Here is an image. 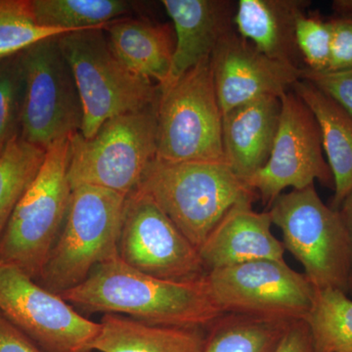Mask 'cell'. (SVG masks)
Returning a JSON list of instances; mask_svg holds the SVG:
<instances>
[{"instance_id": "cell-2", "label": "cell", "mask_w": 352, "mask_h": 352, "mask_svg": "<svg viewBox=\"0 0 352 352\" xmlns=\"http://www.w3.org/2000/svg\"><path fill=\"white\" fill-rule=\"evenodd\" d=\"M136 190L149 196L198 251L231 208L258 198L226 164L157 159Z\"/></svg>"}, {"instance_id": "cell-21", "label": "cell", "mask_w": 352, "mask_h": 352, "mask_svg": "<svg viewBox=\"0 0 352 352\" xmlns=\"http://www.w3.org/2000/svg\"><path fill=\"white\" fill-rule=\"evenodd\" d=\"M292 90L318 122L324 154L335 183L331 207L338 210L352 191V117L310 82L298 80Z\"/></svg>"}, {"instance_id": "cell-20", "label": "cell", "mask_w": 352, "mask_h": 352, "mask_svg": "<svg viewBox=\"0 0 352 352\" xmlns=\"http://www.w3.org/2000/svg\"><path fill=\"white\" fill-rule=\"evenodd\" d=\"M204 328L155 325L105 314L92 349L99 352H204Z\"/></svg>"}, {"instance_id": "cell-22", "label": "cell", "mask_w": 352, "mask_h": 352, "mask_svg": "<svg viewBox=\"0 0 352 352\" xmlns=\"http://www.w3.org/2000/svg\"><path fill=\"white\" fill-rule=\"evenodd\" d=\"M294 322L221 314L208 327L204 352H274Z\"/></svg>"}, {"instance_id": "cell-32", "label": "cell", "mask_w": 352, "mask_h": 352, "mask_svg": "<svg viewBox=\"0 0 352 352\" xmlns=\"http://www.w3.org/2000/svg\"><path fill=\"white\" fill-rule=\"evenodd\" d=\"M274 352H315L309 329L305 320L294 322Z\"/></svg>"}, {"instance_id": "cell-28", "label": "cell", "mask_w": 352, "mask_h": 352, "mask_svg": "<svg viewBox=\"0 0 352 352\" xmlns=\"http://www.w3.org/2000/svg\"><path fill=\"white\" fill-rule=\"evenodd\" d=\"M296 45L305 63L303 68L327 71L331 61L332 30L329 21L302 14L296 20Z\"/></svg>"}, {"instance_id": "cell-11", "label": "cell", "mask_w": 352, "mask_h": 352, "mask_svg": "<svg viewBox=\"0 0 352 352\" xmlns=\"http://www.w3.org/2000/svg\"><path fill=\"white\" fill-rule=\"evenodd\" d=\"M0 312L44 352H92L100 323L12 264L0 261Z\"/></svg>"}, {"instance_id": "cell-30", "label": "cell", "mask_w": 352, "mask_h": 352, "mask_svg": "<svg viewBox=\"0 0 352 352\" xmlns=\"http://www.w3.org/2000/svg\"><path fill=\"white\" fill-rule=\"evenodd\" d=\"M329 22L332 30L329 71L352 68V19L338 17Z\"/></svg>"}, {"instance_id": "cell-16", "label": "cell", "mask_w": 352, "mask_h": 352, "mask_svg": "<svg viewBox=\"0 0 352 352\" xmlns=\"http://www.w3.org/2000/svg\"><path fill=\"white\" fill-rule=\"evenodd\" d=\"M162 3L175 34L173 64L164 88L210 57L219 41L235 30L236 4L226 0H163Z\"/></svg>"}, {"instance_id": "cell-12", "label": "cell", "mask_w": 352, "mask_h": 352, "mask_svg": "<svg viewBox=\"0 0 352 352\" xmlns=\"http://www.w3.org/2000/svg\"><path fill=\"white\" fill-rule=\"evenodd\" d=\"M280 101L279 124L270 159L245 182L266 208L287 188H307L316 180L335 189L314 113L293 90L282 95Z\"/></svg>"}, {"instance_id": "cell-29", "label": "cell", "mask_w": 352, "mask_h": 352, "mask_svg": "<svg viewBox=\"0 0 352 352\" xmlns=\"http://www.w3.org/2000/svg\"><path fill=\"white\" fill-rule=\"evenodd\" d=\"M300 80L314 85L352 117V68L322 72L302 68Z\"/></svg>"}, {"instance_id": "cell-7", "label": "cell", "mask_w": 352, "mask_h": 352, "mask_svg": "<svg viewBox=\"0 0 352 352\" xmlns=\"http://www.w3.org/2000/svg\"><path fill=\"white\" fill-rule=\"evenodd\" d=\"M281 230L285 250L303 267L315 289L347 294L351 271L349 234L339 210L321 200L314 184L282 193L267 210Z\"/></svg>"}, {"instance_id": "cell-24", "label": "cell", "mask_w": 352, "mask_h": 352, "mask_svg": "<svg viewBox=\"0 0 352 352\" xmlns=\"http://www.w3.org/2000/svg\"><path fill=\"white\" fill-rule=\"evenodd\" d=\"M315 352H352V300L337 289H315L305 319Z\"/></svg>"}, {"instance_id": "cell-25", "label": "cell", "mask_w": 352, "mask_h": 352, "mask_svg": "<svg viewBox=\"0 0 352 352\" xmlns=\"http://www.w3.org/2000/svg\"><path fill=\"white\" fill-rule=\"evenodd\" d=\"M46 150L14 138L0 154V237L21 197L38 175Z\"/></svg>"}, {"instance_id": "cell-33", "label": "cell", "mask_w": 352, "mask_h": 352, "mask_svg": "<svg viewBox=\"0 0 352 352\" xmlns=\"http://www.w3.org/2000/svg\"><path fill=\"white\" fill-rule=\"evenodd\" d=\"M339 210L344 226L349 234V248H351V271H349V289L347 294H352V191L346 197L340 204Z\"/></svg>"}, {"instance_id": "cell-10", "label": "cell", "mask_w": 352, "mask_h": 352, "mask_svg": "<svg viewBox=\"0 0 352 352\" xmlns=\"http://www.w3.org/2000/svg\"><path fill=\"white\" fill-rule=\"evenodd\" d=\"M208 292L222 314L305 320L315 288L286 261L259 259L208 271Z\"/></svg>"}, {"instance_id": "cell-8", "label": "cell", "mask_w": 352, "mask_h": 352, "mask_svg": "<svg viewBox=\"0 0 352 352\" xmlns=\"http://www.w3.org/2000/svg\"><path fill=\"white\" fill-rule=\"evenodd\" d=\"M157 118L160 161L226 164L210 57L161 88Z\"/></svg>"}, {"instance_id": "cell-13", "label": "cell", "mask_w": 352, "mask_h": 352, "mask_svg": "<svg viewBox=\"0 0 352 352\" xmlns=\"http://www.w3.org/2000/svg\"><path fill=\"white\" fill-rule=\"evenodd\" d=\"M119 256L131 267L160 279L195 281L207 274L195 245L138 190L126 197Z\"/></svg>"}, {"instance_id": "cell-17", "label": "cell", "mask_w": 352, "mask_h": 352, "mask_svg": "<svg viewBox=\"0 0 352 352\" xmlns=\"http://www.w3.org/2000/svg\"><path fill=\"white\" fill-rule=\"evenodd\" d=\"M281 113V101L265 96L233 109L222 120V142L229 168L245 180L267 163Z\"/></svg>"}, {"instance_id": "cell-26", "label": "cell", "mask_w": 352, "mask_h": 352, "mask_svg": "<svg viewBox=\"0 0 352 352\" xmlns=\"http://www.w3.org/2000/svg\"><path fill=\"white\" fill-rule=\"evenodd\" d=\"M68 32L39 25L32 0H0V60L19 54L43 39Z\"/></svg>"}, {"instance_id": "cell-15", "label": "cell", "mask_w": 352, "mask_h": 352, "mask_svg": "<svg viewBox=\"0 0 352 352\" xmlns=\"http://www.w3.org/2000/svg\"><path fill=\"white\" fill-rule=\"evenodd\" d=\"M271 226L267 210L256 212L251 203L234 206L199 250L207 273L259 259L284 261L286 250Z\"/></svg>"}, {"instance_id": "cell-18", "label": "cell", "mask_w": 352, "mask_h": 352, "mask_svg": "<svg viewBox=\"0 0 352 352\" xmlns=\"http://www.w3.org/2000/svg\"><path fill=\"white\" fill-rule=\"evenodd\" d=\"M307 6L309 2L305 0H240L234 27L266 56L302 69L295 28Z\"/></svg>"}, {"instance_id": "cell-31", "label": "cell", "mask_w": 352, "mask_h": 352, "mask_svg": "<svg viewBox=\"0 0 352 352\" xmlns=\"http://www.w3.org/2000/svg\"><path fill=\"white\" fill-rule=\"evenodd\" d=\"M0 352H44L0 312Z\"/></svg>"}, {"instance_id": "cell-3", "label": "cell", "mask_w": 352, "mask_h": 352, "mask_svg": "<svg viewBox=\"0 0 352 352\" xmlns=\"http://www.w3.org/2000/svg\"><path fill=\"white\" fill-rule=\"evenodd\" d=\"M126 197L87 185L73 189L63 228L38 278L41 286L61 295L119 256Z\"/></svg>"}, {"instance_id": "cell-27", "label": "cell", "mask_w": 352, "mask_h": 352, "mask_svg": "<svg viewBox=\"0 0 352 352\" xmlns=\"http://www.w3.org/2000/svg\"><path fill=\"white\" fill-rule=\"evenodd\" d=\"M24 85L21 53L0 60V154L20 135Z\"/></svg>"}, {"instance_id": "cell-9", "label": "cell", "mask_w": 352, "mask_h": 352, "mask_svg": "<svg viewBox=\"0 0 352 352\" xmlns=\"http://www.w3.org/2000/svg\"><path fill=\"white\" fill-rule=\"evenodd\" d=\"M59 36L21 52L25 85L20 135L44 150L78 133L82 124V100Z\"/></svg>"}, {"instance_id": "cell-23", "label": "cell", "mask_w": 352, "mask_h": 352, "mask_svg": "<svg viewBox=\"0 0 352 352\" xmlns=\"http://www.w3.org/2000/svg\"><path fill=\"white\" fill-rule=\"evenodd\" d=\"M39 25L65 32L106 27L133 10L126 0H32Z\"/></svg>"}, {"instance_id": "cell-1", "label": "cell", "mask_w": 352, "mask_h": 352, "mask_svg": "<svg viewBox=\"0 0 352 352\" xmlns=\"http://www.w3.org/2000/svg\"><path fill=\"white\" fill-rule=\"evenodd\" d=\"M60 296L87 311L155 325L208 328L223 314L205 277L195 281L160 279L131 267L120 256L99 264L82 284Z\"/></svg>"}, {"instance_id": "cell-4", "label": "cell", "mask_w": 352, "mask_h": 352, "mask_svg": "<svg viewBox=\"0 0 352 352\" xmlns=\"http://www.w3.org/2000/svg\"><path fill=\"white\" fill-rule=\"evenodd\" d=\"M105 27L62 34L60 48L71 66L82 105L80 133L95 135L104 122L159 101L161 87L136 76L113 52Z\"/></svg>"}, {"instance_id": "cell-6", "label": "cell", "mask_w": 352, "mask_h": 352, "mask_svg": "<svg viewBox=\"0 0 352 352\" xmlns=\"http://www.w3.org/2000/svg\"><path fill=\"white\" fill-rule=\"evenodd\" d=\"M69 139L46 150L45 157L14 208L0 237V261L38 280L61 233L71 203Z\"/></svg>"}, {"instance_id": "cell-19", "label": "cell", "mask_w": 352, "mask_h": 352, "mask_svg": "<svg viewBox=\"0 0 352 352\" xmlns=\"http://www.w3.org/2000/svg\"><path fill=\"white\" fill-rule=\"evenodd\" d=\"M109 44L131 73L164 87L170 76L175 34L168 24L118 19L104 28Z\"/></svg>"}, {"instance_id": "cell-5", "label": "cell", "mask_w": 352, "mask_h": 352, "mask_svg": "<svg viewBox=\"0 0 352 352\" xmlns=\"http://www.w3.org/2000/svg\"><path fill=\"white\" fill-rule=\"evenodd\" d=\"M157 103L112 118L94 136L69 138L68 177L72 189L95 186L129 196L157 159Z\"/></svg>"}, {"instance_id": "cell-14", "label": "cell", "mask_w": 352, "mask_h": 352, "mask_svg": "<svg viewBox=\"0 0 352 352\" xmlns=\"http://www.w3.org/2000/svg\"><path fill=\"white\" fill-rule=\"evenodd\" d=\"M210 65L223 116L261 97L280 98L300 80V68L266 56L236 29L217 44Z\"/></svg>"}, {"instance_id": "cell-34", "label": "cell", "mask_w": 352, "mask_h": 352, "mask_svg": "<svg viewBox=\"0 0 352 352\" xmlns=\"http://www.w3.org/2000/svg\"><path fill=\"white\" fill-rule=\"evenodd\" d=\"M333 10L339 14L340 17L352 19V0H337L333 3Z\"/></svg>"}]
</instances>
